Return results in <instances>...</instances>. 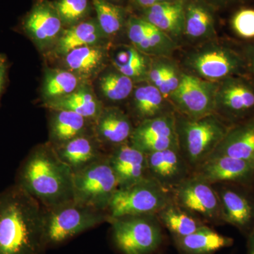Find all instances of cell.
<instances>
[{"mask_svg":"<svg viewBox=\"0 0 254 254\" xmlns=\"http://www.w3.org/2000/svg\"><path fill=\"white\" fill-rule=\"evenodd\" d=\"M45 208L16 184L0 193V254H43Z\"/></svg>","mask_w":254,"mask_h":254,"instance_id":"6da1fadb","label":"cell"},{"mask_svg":"<svg viewBox=\"0 0 254 254\" xmlns=\"http://www.w3.org/2000/svg\"><path fill=\"white\" fill-rule=\"evenodd\" d=\"M73 175L53 145H40L21 163L15 184L50 208L73 200Z\"/></svg>","mask_w":254,"mask_h":254,"instance_id":"7a4b0ae2","label":"cell"},{"mask_svg":"<svg viewBox=\"0 0 254 254\" xmlns=\"http://www.w3.org/2000/svg\"><path fill=\"white\" fill-rule=\"evenodd\" d=\"M182 63L185 72L216 83L250 73L243 54L215 39L192 48Z\"/></svg>","mask_w":254,"mask_h":254,"instance_id":"3957f363","label":"cell"},{"mask_svg":"<svg viewBox=\"0 0 254 254\" xmlns=\"http://www.w3.org/2000/svg\"><path fill=\"white\" fill-rule=\"evenodd\" d=\"M180 152L190 168H196L213 153L230 129L216 114L190 119L175 113Z\"/></svg>","mask_w":254,"mask_h":254,"instance_id":"277c9868","label":"cell"},{"mask_svg":"<svg viewBox=\"0 0 254 254\" xmlns=\"http://www.w3.org/2000/svg\"><path fill=\"white\" fill-rule=\"evenodd\" d=\"M108 222L107 212L74 200L45 208L44 237L47 249L63 245L80 234Z\"/></svg>","mask_w":254,"mask_h":254,"instance_id":"5b68a950","label":"cell"},{"mask_svg":"<svg viewBox=\"0 0 254 254\" xmlns=\"http://www.w3.org/2000/svg\"><path fill=\"white\" fill-rule=\"evenodd\" d=\"M170 192L150 177L120 187L107 209L108 222L125 217L157 215L173 201Z\"/></svg>","mask_w":254,"mask_h":254,"instance_id":"8992f818","label":"cell"},{"mask_svg":"<svg viewBox=\"0 0 254 254\" xmlns=\"http://www.w3.org/2000/svg\"><path fill=\"white\" fill-rule=\"evenodd\" d=\"M118 188L108 157L73 172V200L79 204L107 212Z\"/></svg>","mask_w":254,"mask_h":254,"instance_id":"52a82bcc","label":"cell"},{"mask_svg":"<svg viewBox=\"0 0 254 254\" xmlns=\"http://www.w3.org/2000/svg\"><path fill=\"white\" fill-rule=\"evenodd\" d=\"M115 247L123 254H153L163 242L155 215L125 217L110 221Z\"/></svg>","mask_w":254,"mask_h":254,"instance_id":"ba28073f","label":"cell"},{"mask_svg":"<svg viewBox=\"0 0 254 254\" xmlns=\"http://www.w3.org/2000/svg\"><path fill=\"white\" fill-rule=\"evenodd\" d=\"M218 83L184 71L181 83L170 95L169 101L175 113L186 118L199 119L215 114Z\"/></svg>","mask_w":254,"mask_h":254,"instance_id":"9c48e42d","label":"cell"},{"mask_svg":"<svg viewBox=\"0 0 254 254\" xmlns=\"http://www.w3.org/2000/svg\"><path fill=\"white\" fill-rule=\"evenodd\" d=\"M215 113L235 125L249 120L254 114V84L247 76L218 82Z\"/></svg>","mask_w":254,"mask_h":254,"instance_id":"30bf717a","label":"cell"},{"mask_svg":"<svg viewBox=\"0 0 254 254\" xmlns=\"http://www.w3.org/2000/svg\"><path fill=\"white\" fill-rule=\"evenodd\" d=\"M171 192L174 203L190 213L208 220H222L218 193L204 180L191 175L180 182Z\"/></svg>","mask_w":254,"mask_h":254,"instance_id":"8fae6325","label":"cell"},{"mask_svg":"<svg viewBox=\"0 0 254 254\" xmlns=\"http://www.w3.org/2000/svg\"><path fill=\"white\" fill-rule=\"evenodd\" d=\"M193 175L208 183H250L254 180V163L241 159L212 155L195 168Z\"/></svg>","mask_w":254,"mask_h":254,"instance_id":"7c38bea8","label":"cell"},{"mask_svg":"<svg viewBox=\"0 0 254 254\" xmlns=\"http://www.w3.org/2000/svg\"><path fill=\"white\" fill-rule=\"evenodd\" d=\"M63 26L53 3L39 0L21 19L19 28L37 45L45 47L60 38Z\"/></svg>","mask_w":254,"mask_h":254,"instance_id":"4fadbf2b","label":"cell"},{"mask_svg":"<svg viewBox=\"0 0 254 254\" xmlns=\"http://www.w3.org/2000/svg\"><path fill=\"white\" fill-rule=\"evenodd\" d=\"M148 175L171 191L190 177V165L180 149H168L146 154Z\"/></svg>","mask_w":254,"mask_h":254,"instance_id":"5bb4252c","label":"cell"},{"mask_svg":"<svg viewBox=\"0 0 254 254\" xmlns=\"http://www.w3.org/2000/svg\"><path fill=\"white\" fill-rule=\"evenodd\" d=\"M108 158L118 179L119 188L129 186L150 177L146 154L130 141L115 146Z\"/></svg>","mask_w":254,"mask_h":254,"instance_id":"9a60e30c","label":"cell"},{"mask_svg":"<svg viewBox=\"0 0 254 254\" xmlns=\"http://www.w3.org/2000/svg\"><path fill=\"white\" fill-rule=\"evenodd\" d=\"M215 9L205 0H186L184 38L196 45L215 40Z\"/></svg>","mask_w":254,"mask_h":254,"instance_id":"2e32d148","label":"cell"},{"mask_svg":"<svg viewBox=\"0 0 254 254\" xmlns=\"http://www.w3.org/2000/svg\"><path fill=\"white\" fill-rule=\"evenodd\" d=\"M185 1L175 0L153 5L140 10L139 17L161 30L179 44L184 38Z\"/></svg>","mask_w":254,"mask_h":254,"instance_id":"e0dca14e","label":"cell"},{"mask_svg":"<svg viewBox=\"0 0 254 254\" xmlns=\"http://www.w3.org/2000/svg\"><path fill=\"white\" fill-rule=\"evenodd\" d=\"M212 155H224L254 163V119L230 127Z\"/></svg>","mask_w":254,"mask_h":254,"instance_id":"ac0fdd59","label":"cell"},{"mask_svg":"<svg viewBox=\"0 0 254 254\" xmlns=\"http://www.w3.org/2000/svg\"><path fill=\"white\" fill-rule=\"evenodd\" d=\"M222 221L242 231L250 230L254 222V203L245 193L232 189H224L218 193Z\"/></svg>","mask_w":254,"mask_h":254,"instance_id":"d6986e66","label":"cell"},{"mask_svg":"<svg viewBox=\"0 0 254 254\" xmlns=\"http://www.w3.org/2000/svg\"><path fill=\"white\" fill-rule=\"evenodd\" d=\"M133 129L129 118L119 108H105L96 119L97 137L106 144L118 146L129 141Z\"/></svg>","mask_w":254,"mask_h":254,"instance_id":"ffe728a7","label":"cell"},{"mask_svg":"<svg viewBox=\"0 0 254 254\" xmlns=\"http://www.w3.org/2000/svg\"><path fill=\"white\" fill-rule=\"evenodd\" d=\"M175 242L182 254H213L225 247H231L234 241L203 225L187 236L175 239Z\"/></svg>","mask_w":254,"mask_h":254,"instance_id":"44dd1931","label":"cell"},{"mask_svg":"<svg viewBox=\"0 0 254 254\" xmlns=\"http://www.w3.org/2000/svg\"><path fill=\"white\" fill-rule=\"evenodd\" d=\"M131 94L132 108L141 123L163 114L175 112L170 101L156 87L148 81L137 86Z\"/></svg>","mask_w":254,"mask_h":254,"instance_id":"7402d4cb","label":"cell"},{"mask_svg":"<svg viewBox=\"0 0 254 254\" xmlns=\"http://www.w3.org/2000/svg\"><path fill=\"white\" fill-rule=\"evenodd\" d=\"M55 148L61 160L73 172L85 168L104 157L100 153L97 143L86 134L76 137Z\"/></svg>","mask_w":254,"mask_h":254,"instance_id":"603a6c76","label":"cell"},{"mask_svg":"<svg viewBox=\"0 0 254 254\" xmlns=\"http://www.w3.org/2000/svg\"><path fill=\"white\" fill-rule=\"evenodd\" d=\"M105 36L96 20H87L71 26L61 36L57 46L60 54L66 55L71 50L81 47L95 46Z\"/></svg>","mask_w":254,"mask_h":254,"instance_id":"cb8c5ba5","label":"cell"},{"mask_svg":"<svg viewBox=\"0 0 254 254\" xmlns=\"http://www.w3.org/2000/svg\"><path fill=\"white\" fill-rule=\"evenodd\" d=\"M152 57L143 54L133 46H125L117 50L113 58L115 69L133 81H146Z\"/></svg>","mask_w":254,"mask_h":254,"instance_id":"d4e9b609","label":"cell"},{"mask_svg":"<svg viewBox=\"0 0 254 254\" xmlns=\"http://www.w3.org/2000/svg\"><path fill=\"white\" fill-rule=\"evenodd\" d=\"M54 111L50 123V137L53 146H59L76 137L86 134L88 119L67 110Z\"/></svg>","mask_w":254,"mask_h":254,"instance_id":"484cf974","label":"cell"},{"mask_svg":"<svg viewBox=\"0 0 254 254\" xmlns=\"http://www.w3.org/2000/svg\"><path fill=\"white\" fill-rule=\"evenodd\" d=\"M157 215L158 220L173 235L174 239L187 236L205 225L193 214L173 201L162 209Z\"/></svg>","mask_w":254,"mask_h":254,"instance_id":"4316f807","label":"cell"},{"mask_svg":"<svg viewBox=\"0 0 254 254\" xmlns=\"http://www.w3.org/2000/svg\"><path fill=\"white\" fill-rule=\"evenodd\" d=\"M175 136H177L176 116L175 112H170L141 122L133 129L129 141L135 145L148 140Z\"/></svg>","mask_w":254,"mask_h":254,"instance_id":"83f0119b","label":"cell"},{"mask_svg":"<svg viewBox=\"0 0 254 254\" xmlns=\"http://www.w3.org/2000/svg\"><path fill=\"white\" fill-rule=\"evenodd\" d=\"M47 106L53 110H67L86 119H95L102 110L98 100L88 90H76L71 94L48 102Z\"/></svg>","mask_w":254,"mask_h":254,"instance_id":"f1b7e54d","label":"cell"},{"mask_svg":"<svg viewBox=\"0 0 254 254\" xmlns=\"http://www.w3.org/2000/svg\"><path fill=\"white\" fill-rule=\"evenodd\" d=\"M105 56V50L101 47H81L65 55V63L75 74L91 76L102 67Z\"/></svg>","mask_w":254,"mask_h":254,"instance_id":"f546056e","label":"cell"},{"mask_svg":"<svg viewBox=\"0 0 254 254\" xmlns=\"http://www.w3.org/2000/svg\"><path fill=\"white\" fill-rule=\"evenodd\" d=\"M96 12V21L105 36L118 34L124 26H127L126 9L120 4L105 0H92Z\"/></svg>","mask_w":254,"mask_h":254,"instance_id":"4dcf8cb0","label":"cell"},{"mask_svg":"<svg viewBox=\"0 0 254 254\" xmlns=\"http://www.w3.org/2000/svg\"><path fill=\"white\" fill-rule=\"evenodd\" d=\"M79 86L78 76L66 70H50L43 83L44 98L49 101L63 98L76 91Z\"/></svg>","mask_w":254,"mask_h":254,"instance_id":"1f68e13d","label":"cell"},{"mask_svg":"<svg viewBox=\"0 0 254 254\" xmlns=\"http://www.w3.org/2000/svg\"><path fill=\"white\" fill-rule=\"evenodd\" d=\"M100 91L106 99L120 102L127 99L133 90V81L118 70L105 73L99 81Z\"/></svg>","mask_w":254,"mask_h":254,"instance_id":"d6a6232c","label":"cell"},{"mask_svg":"<svg viewBox=\"0 0 254 254\" xmlns=\"http://www.w3.org/2000/svg\"><path fill=\"white\" fill-rule=\"evenodd\" d=\"M53 4L64 26L69 27L83 21L91 10L88 0H57Z\"/></svg>","mask_w":254,"mask_h":254,"instance_id":"836d02e7","label":"cell"},{"mask_svg":"<svg viewBox=\"0 0 254 254\" xmlns=\"http://www.w3.org/2000/svg\"><path fill=\"white\" fill-rule=\"evenodd\" d=\"M127 36L132 46L143 54L151 57L145 21L139 16H131L127 23Z\"/></svg>","mask_w":254,"mask_h":254,"instance_id":"e575fe53","label":"cell"},{"mask_svg":"<svg viewBox=\"0 0 254 254\" xmlns=\"http://www.w3.org/2000/svg\"><path fill=\"white\" fill-rule=\"evenodd\" d=\"M233 31L246 39L254 38V9L252 8H239L233 14L231 19Z\"/></svg>","mask_w":254,"mask_h":254,"instance_id":"d590c367","label":"cell"},{"mask_svg":"<svg viewBox=\"0 0 254 254\" xmlns=\"http://www.w3.org/2000/svg\"><path fill=\"white\" fill-rule=\"evenodd\" d=\"M183 70L170 58L165 60V73L163 84L159 91L167 100L176 91L181 83Z\"/></svg>","mask_w":254,"mask_h":254,"instance_id":"8d00e7d4","label":"cell"},{"mask_svg":"<svg viewBox=\"0 0 254 254\" xmlns=\"http://www.w3.org/2000/svg\"><path fill=\"white\" fill-rule=\"evenodd\" d=\"M215 9H227L242 7L252 0H205Z\"/></svg>","mask_w":254,"mask_h":254,"instance_id":"74e56055","label":"cell"},{"mask_svg":"<svg viewBox=\"0 0 254 254\" xmlns=\"http://www.w3.org/2000/svg\"><path fill=\"white\" fill-rule=\"evenodd\" d=\"M9 64L4 54H0V98L7 84L8 69Z\"/></svg>","mask_w":254,"mask_h":254,"instance_id":"f35d334b","label":"cell"},{"mask_svg":"<svg viewBox=\"0 0 254 254\" xmlns=\"http://www.w3.org/2000/svg\"><path fill=\"white\" fill-rule=\"evenodd\" d=\"M243 55L247 62L249 72L254 74V42L246 46Z\"/></svg>","mask_w":254,"mask_h":254,"instance_id":"ab89813d","label":"cell"},{"mask_svg":"<svg viewBox=\"0 0 254 254\" xmlns=\"http://www.w3.org/2000/svg\"><path fill=\"white\" fill-rule=\"evenodd\" d=\"M132 4L134 5L138 9L150 7L153 5L160 3L168 2V1H175V0H130Z\"/></svg>","mask_w":254,"mask_h":254,"instance_id":"60d3db41","label":"cell"},{"mask_svg":"<svg viewBox=\"0 0 254 254\" xmlns=\"http://www.w3.org/2000/svg\"><path fill=\"white\" fill-rule=\"evenodd\" d=\"M248 253L254 254V229L250 232L248 240Z\"/></svg>","mask_w":254,"mask_h":254,"instance_id":"b9f144b4","label":"cell"},{"mask_svg":"<svg viewBox=\"0 0 254 254\" xmlns=\"http://www.w3.org/2000/svg\"><path fill=\"white\" fill-rule=\"evenodd\" d=\"M105 1H110V2L114 3V4H119L123 0H105Z\"/></svg>","mask_w":254,"mask_h":254,"instance_id":"7bdbcfd3","label":"cell"}]
</instances>
